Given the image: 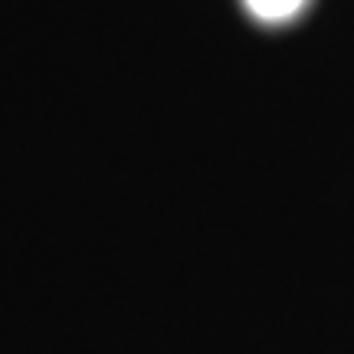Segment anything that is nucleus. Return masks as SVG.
Here are the masks:
<instances>
[{
    "instance_id": "f257e3e1",
    "label": "nucleus",
    "mask_w": 354,
    "mask_h": 354,
    "mask_svg": "<svg viewBox=\"0 0 354 354\" xmlns=\"http://www.w3.org/2000/svg\"><path fill=\"white\" fill-rule=\"evenodd\" d=\"M243 3L263 24H286L305 7V0H243Z\"/></svg>"
}]
</instances>
